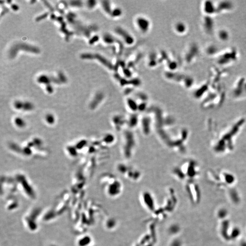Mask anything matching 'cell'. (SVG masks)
<instances>
[{
	"mask_svg": "<svg viewBox=\"0 0 246 246\" xmlns=\"http://www.w3.org/2000/svg\"><path fill=\"white\" fill-rule=\"evenodd\" d=\"M199 165L195 160H189L182 162L180 165L176 167L173 171L175 175H179L178 176L182 177L188 176L190 177H194L198 176L199 171Z\"/></svg>",
	"mask_w": 246,
	"mask_h": 246,
	"instance_id": "cell-1",
	"label": "cell"
},
{
	"mask_svg": "<svg viewBox=\"0 0 246 246\" xmlns=\"http://www.w3.org/2000/svg\"><path fill=\"white\" fill-rule=\"evenodd\" d=\"M122 150L124 156L129 158L132 156L134 149H135L136 139L132 132L125 131L123 134Z\"/></svg>",
	"mask_w": 246,
	"mask_h": 246,
	"instance_id": "cell-2",
	"label": "cell"
},
{
	"mask_svg": "<svg viewBox=\"0 0 246 246\" xmlns=\"http://www.w3.org/2000/svg\"><path fill=\"white\" fill-rule=\"evenodd\" d=\"M115 179L113 180V183L109 186V193L113 195H116L119 194V193L121 191L122 187L120 182Z\"/></svg>",
	"mask_w": 246,
	"mask_h": 246,
	"instance_id": "cell-5",
	"label": "cell"
},
{
	"mask_svg": "<svg viewBox=\"0 0 246 246\" xmlns=\"http://www.w3.org/2000/svg\"><path fill=\"white\" fill-rule=\"evenodd\" d=\"M126 120L127 125L131 129L136 127L140 122V119L136 113H131L129 117L126 118Z\"/></svg>",
	"mask_w": 246,
	"mask_h": 246,
	"instance_id": "cell-4",
	"label": "cell"
},
{
	"mask_svg": "<svg viewBox=\"0 0 246 246\" xmlns=\"http://www.w3.org/2000/svg\"><path fill=\"white\" fill-rule=\"evenodd\" d=\"M112 120L113 128L118 131L121 130L125 125H127L126 118L121 114L114 115Z\"/></svg>",
	"mask_w": 246,
	"mask_h": 246,
	"instance_id": "cell-3",
	"label": "cell"
}]
</instances>
